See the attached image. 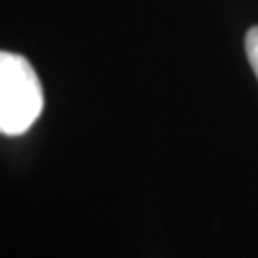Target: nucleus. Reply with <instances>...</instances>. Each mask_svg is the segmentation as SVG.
Masks as SVG:
<instances>
[{
	"instance_id": "obj_1",
	"label": "nucleus",
	"mask_w": 258,
	"mask_h": 258,
	"mask_svg": "<svg viewBox=\"0 0 258 258\" xmlns=\"http://www.w3.org/2000/svg\"><path fill=\"white\" fill-rule=\"evenodd\" d=\"M44 105L42 86L33 65L14 52L0 54V132L25 134L40 117Z\"/></svg>"
},
{
	"instance_id": "obj_2",
	"label": "nucleus",
	"mask_w": 258,
	"mask_h": 258,
	"mask_svg": "<svg viewBox=\"0 0 258 258\" xmlns=\"http://www.w3.org/2000/svg\"><path fill=\"white\" fill-rule=\"evenodd\" d=\"M245 50H247V57H249V63L252 67V71L258 77V25L252 27L247 33L245 38Z\"/></svg>"
}]
</instances>
